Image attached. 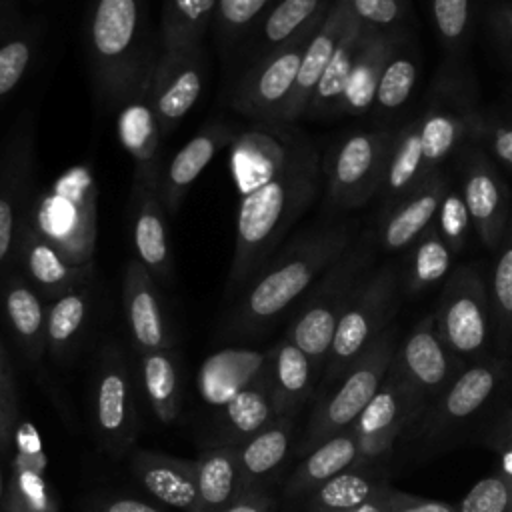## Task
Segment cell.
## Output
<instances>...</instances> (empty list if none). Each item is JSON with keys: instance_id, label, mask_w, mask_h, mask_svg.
Segmentation results:
<instances>
[{"instance_id": "obj_51", "label": "cell", "mask_w": 512, "mask_h": 512, "mask_svg": "<svg viewBox=\"0 0 512 512\" xmlns=\"http://www.w3.org/2000/svg\"><path fill=\"white\" fill-rule=\"evenodd\" d=\"M470 142L484 144V148L504 166L512 170V124L496 122L492 118L478 116Z\"/></svg>"}, {"instance_id": "obj_10", "label": "cell", "mask_w": 512, "mask_h": 512, "mask_svg": "<svg viewBox=\"0 0 512 512\" xmlns=\"http://www.w3.org/2000/svg\"><path fill=\"white\" fill-rule=\"evenodd\" d=\"M138 404L130 364L118 344H106L96 360L90 390V424L98 444L124 456L138 436Z\"/></svg>"}, {"instance_id": "obj_48", "label": "cell", "mask_w": 512, "mask_h": 512, "mask_svg": "<svg viewBox=\"0 0 512 512\" xmlns=\"http://www.w3.org/2000/svg\"><path fill=\"white\" fill-rule=\"evenodd\" d=\"M16 420H18V394H16V378L12 370L10 356L0 338V456L8 458L14 450L16 436Z\"/></svg>"}, {"instance_id": "obj_14", "label": "cell", "mask_w": 512, "mask_h": 512, "mask_svg": "<svg viewBox=\"0 0 512 512\" xmlns=\"http://www.w3.org/2000/svg\"><path fill=\"white\" fill-rule=\"evenodd\" d=\"M424 412V400L390 368L374 398L352 424L360 448L358 464H376L388 456L402 432Z\"/></svg>"}, {"instance_id": "obj_38", "label": "cell", "mask_w": 512, "mask_h": 512, "mask_svg": "<svg viewBox=\"0 0 512 512\" xmlns=\"http://www.w3.org/2000/svg\"><path fill=\"white\" fill-rule=\"evenodd\" d=\"M362 42H364V24L356 18L350 24L348 32L344 34L342 42L338 44L330 64L326 66L302 118L320 120V118L336 116L340 98L344 94L346 82L350 78V72H352L356 56L362 48Z\"/></svg>"}, {"instance_id": "obj_11", "label": "cell", "mask_w": 512, "mask_h": 512, "mask_svg": "<svg viewBox=\"0 0 512 512\" xmlns=\"http://www.w3.org/2000/svg\"><path fill=\"white\" fill-rule=\"evenodd\" d=\"M508 372L510 366L506 356L498 354L464 366L456 380L418 420V438L428 446L448 440L486 410L504 386Z\"/></svg>"}, {"instance_id": "obj_55", "label": "cell", "mask_w": 512, "mask_h": 512, "mask_svg": "<svg viewBox=\"0 0 512 512\" xmlns=\"http://www.w3.org/2000/svg\"><path fill=\"white\" fill-rule=\"evenodd\" d=\"M92 512H166L160 506L140 500V498H132V496H116V498H108L98 502Z\"/></svg>"}, {"instance_id": "obj_52", "label": "cell", "mask_w": 512, "mask_h": 512, "mask_svg": "<svg viewBox=\"0 0 512 512\" xmlns=\"http://www.w3.org/2000/svg\"><path fill=\"white\" fill-rule=\"evenodd\" d=\"M384 504L386 512H458L456 504H448L418 494H408L392 486H388L384 492Z\"/></svg>"}, {"instance_id": "obj_1", "label": "cell", "mask_w": 512, "mask_h": 512, "mask_svg": "<svg viewBox=\"0 0 512 512\" xmlns=\"http://www.w3.org/2000/svg\"><path fill=\"white\" fill-rule=\"evenodd\" d=\"M356 230L358 226L352 220H330L306 228L282 244L232 300L220 338L240 344L270 332L354 242Z\"/></svg>"}, {"instance_id": "obj_2", "label": "cell", "mask_w": 512, "mask_h": 512, "mask_svg": "<svg viewBox=\"0 0 512 512\" xmlns=\"http://www.w3.org/2000/svg\"><path fill=\"white\" fill-rule=\"evenodd\" d=\"M320 172V154L304 134L274 178L240 196L226 298L234 300L284 244L286 234L314 202Z\"/></svg>"}, {"instance_id": "obj_8", "label": "cell", "mask_w": 512, "mask_h": 512, "mask_svg": "<svg viewBox=\"0 0 512 512\" xmlns=\"http://www.w3.org/2000/svg\"><path fill=\"white\" fill-rule=\"evenodd\" d=\"M96 192L84 168L64 174L34 198L28 220L76 266H88L96 238Z\"/></svg>"}, {"instance_id": "obj_59", "label": "cell", "mask_w": 512, "mask_h": 512, "mask_svg": "<svg viewBox=\"0 0 512 512\" xmlns=\"http://www.w3.org/2000/svg\"><path fill=\"white\" fill-rule=\"evenodd\" d=\"M508 60H510V66H512V54H508Z\"/></svg>"}, {"instance_id": "obj_4", "label": "cell", "mask_w": 512, "mask_h": 512, "mask_svg": "<svg viewBox=\"0 0 512 512\" xmlns=\"http://www.w3.org/2000/svg\"><path fill=\"white\" fill-rule=\"evenodd\" d=\"M376 252L374 230H364L336 258L312 288L296 304L286 334L300 350H304L320 370L338 326V320L348 306L358 284L372 272Z\"/></svg>"}, {"instance_id": "obj_37", "label": "cell", "mask_w": 512, "mask_h": 512, "mask_svg": "<svg viewBox=\"0 0 512 512\" xmlns=\"http://www.w3.org/2000/svg\"><path fill=\"white\" fill-rule=\"evenodd\" d=\"M140 378L156 418L170 424L182 410V374L176 348L140 352Z\"/></svg>"}, {"instance_id": "obj_45", "label": "cell", "mask_w": 512, "mask_h": 512, "mask_svg": "<svg viewBox=\"0 0 512 512\" xmlns=\"http://www.w3.org/2000/svg\"><path fill=\"white\" fill-rule=\"evenodd\" d=\"M472 0H430V16L442 46L460 52L472 32Z\"/></svg>"}, {"instance_id": "obj_50", "label": "cell", "mask_w": 512, "mask_h": 512, "mask_svg": "<svg viewBox=\"0 0 512 512\" xmlns=\"http://www.w3.org/2000/svg\"><path fill=\"white\" fill-rule=\"evenodd\" d=\"M354 16L372 28L394 32L402 30L408 16V0H350Z\"/></svg>"}, {"instance_id": "obj_24", "label": "cell", "mask_w": 512, "mask_h": 512, "mask_svg": "<svg viewBox=\"0 0 512 512\" xmlns=\"http://www.w3.org/2000/svg\"><path fill=\"white\" fill-rule=\"evenodd\" d=\"M296 418H276L238 446L244 492H272V486L296 450Z\"/></svg>"}, {"instance_id": "obj_13", "label": "cell", "mask_w": 512, "mask_h": 512, "mask_svg": "<svg viewBox=\"0 0 512 512\" xmlns=\"http://www.w3.org/2000/svg\"><path fill=\"white\" fill-rule=\"evenodd\" d=\"M326 12L310 22L296 38L260 58L242 76L232 94V108L254 118L256 122H280L288 96L294 88L304 50Z\"/></svg>"}, {"instance_id": "obj_53", "label": "cell", "mask_w": 512, "mask_h": 512, "mask_svg": "<svg viewBox=\"0 0 512 512\" xmlns=\"http://www.w3.org/2000/svg\"><path fill=\"white\" fill-rule=\"evenodd\" d=\"M270 0H218L216 14L226 28H242L250 24Z\"/></svg>"}, {"instance_id": "obj_41", "label": "cell", "mask_w": 512, "mask_h": 512, "mask_svg": "<svg viewBox=\"0 0 512 512\" xmlns=\"http://www.w3.org/2000/svg\"><path fill=\"white\" fill-rule=\"evenodd\" d=\"M218 0H164L162 52L198 48Z\"/></svg>"}, {"instance_id": "obj_25", "label": "cell", "mask_w": 512, "mask_h": 512, "mask_svg": "<svg viewBox=\"0 0 512 512\" xmlns=\"http://www.w3.org/2000/svg\"><path fill=\"white\" fill-rule=\"evenodd\" d=\"M130 470L138 484L162 504L180 512H200L194 460L152 450H136Z\"/></svg>"}, {"instance_id": "obj_56", "label": "cell", "mask_w": 512, "mask_h": 512, "mask_svg": "<svg viewBox=\"0 0 512 512\" xmlns=\"http://www.w3.org/2000/svg\"><path fill=\"white\" fill-rule=\"evenodd\" d=\"M490 24L496 30L500 42L512 54V0H502L490 10Z\"/></svg>"}, {"instance_id": "obj_12", "label": "cell", "mask_w": 512, "mask_h": 512, "mask_svg": "<svg viewBox=\"0 0 512 512\" xmlns=\"http://www.w3.org/2000/svg\"><path fill=\"white\" fill-rule=\"evenodd\" d=\"M34 130L22 116L0 150V282L16 266L18 244L34 202Z\"/></svg>"}, {"instance_id": "obj_19", "label": "cell", "mask_w": 512, "mask_h": 512, "mask_svg": "<svg viewBox=\"0 0 512 512\" xmlns=\"http://www.w3.org/2000/svg\"><path fill=\"white\" fill-rule=\"evenodd\" d=\"M448 188L450 180L446 172L436 170L382 212L374 230L378 250L386 254L408 250L436 222L440 202Z\"/></svg>"}, {"instance_id": "obj_3", "label": "cell", "mask_w": 512, "mask_h": 512, "mask_svg": "<svg viewBox=\"0 0 512 512\" xmlns=\"http://www.w3.org/2000/svg\"><path fill=\"white\" fill-rule=\"evenodd\" d=\"M86 46L98 102L106 110L122 108L150 80L160 58L146 0H92Z\"/></svg>"}, {"instance_id": "obj_18", "label": "cell", "mask_w": 512, "mask_h": 512, "mask_svg": "<svg viewBox=\"0 0 512 512\" xmlns=\"http://www.w3.org/2000/svg\"><path fill=\"white\" fill-rule=\"evenodd\" d=\"M204 84L202 50L188 48L160 52L150 82V96L162 140L184 120L196 104Z\"/></svg>"}, {"instance_id": "obj_40", "label": "cell", "mask_w": 512, "mask_h": 512, "mask_svg": "<svg viewBox=\"0 0 512 512\" xmlns=\"http://www.w3.org/2000/svg\"><path fill=\"white\" fill-rule=\"evenodd\" d=\"M488 292L496 354L506 356L508 352H512V216L496 248Z\"/></svg>"}, {"instance_id": "obj_27", "label": "cell", "mask_w": 512, "mask_h": 512, "mask_svg": "<svg viewBox=\"0 0 512 512\" xmlns=\"http://www.w3.org/2000/svg\"><path fill=\"white\" fill-rule=\"evenodd\" d=\"M0 306L16 346L30 364H38L46 354V306L18 268L0 282Z\"/></svg>"}, {"instance_id": "obj_16", "label": "cell", "mask_w": 512, "mask_h": 512, "mask_svg": "<svg viewBox=\"0 0 512 512\" xmlns=\"http://www.w3.org/2000/svg\"><path fill=\"white\" fill-rule=\"evenodd\" d=\"M462 198L468 208L472 230L488 250H496L510 222V192L492 158L476 144L460 148Z\"/></svg>"}, {"instance_id": "obj_35", "label": "cell", "mask_w": 512, "mask_h": 512, "mask_svg": "<svg viewBox=\"0 0 512 512\" xmlns=\"http://www.w3.org/2000/svg\"><path fill=\"white\" fill-rule=\"evenodd\" d=\"M388 486L376 464H356L320 484L302 502L306 512H346L382 496Z\"/></svg>"}, {"instance_id": "obj_43", "label": "cell", "mask_w": 512, "mask_h": 512, "mask_svg": "<svg viewBox=\"0 0 512 512\" xmlns=\"http://www.w3.org/2000/svg\"><path fill=\"white\" fill-rule=\"evenodd\" d=\"M328 10V0H278L264 18L262 38L274 48L296 38Z\"/></svg>"}, {"instance_id": "obj_20", "label": "cell", "mask_w": 512, "mask_h": 512, "mask_svg": "<svg viewBox=\"0 0 512 512\" xmlns=\"http://www.w3.org/2000/svg\"><path fill=\"white\" fill-rule=\"evenodd\" d=\"M122 306L136 352L176 348L170 320L162 308L158 284L140 260H130L122 278Z\"/></svg>"}, {"instance_id": "obj_58", "label": "cell", "mask_w": 512, "mask_h": 512, "mask_svg": "<svg viewBox=\"0 0 512 512\" xmlns=\"http://www.w3.org/2000/svg\"><path fill=\"white\" fill-rule=\"evenodd\" d=\"M498 454H500V468H498V472H502L506 478L512 480V448H504Z\"/></svg>"}, {"instance_id": "obj_28", "label": "cell", "mask_w": 512, "mask_h": 512, "mask_svg": "<svg viewBox=\"0 0 512 512\" xmlns=\"http://www.w3.org/2000/svg\"><path fill=\"white\" fill-rule=\"evenodd\" d=\"M268 370L276 418L298 416L316 394L322 370L288 338L278 340L268 350Z\"/></svg>"}, {"instance_id": "obj_39", "label": "cell", "mask_w": 512, "mask_h": 512, "mask_svg": "<svg viewBox=\"0 0 512 512\" xmlns=\"http://www.w3.org/2000/svg\"><path fill=\"white\" fill-rule=\"evenodd\" d=\"M402 270V294L418 296L436 286L454 270V254L432 224L410 248Z\"/></svg>"}, {"instance_id": "obj_17", "label": "cell", "mask_w": 512, "mask_h": 512, "mask_svg": "<svg viewBox=\"0 0 512 512\" xmlns=\"http://www.w3.org/2000/svg\"><path fill=\"white\" fill-rule=\"evenodd\" d=\"M478 116L480 112L466 100L456 82L448 78L438 80L432 100L418 116L426 174L440 170V164L456 148L470 142Z\"/></svg>"}, {"instance_id": "obj_29", "label": "cell", "mask_w": 512, "mask_h": 512, "mask_svg": "<svg viewBox=\"0 0 512 512\" xmlns=\"http://www.w3.org/2000/svg\"><path fill=\"white\" fill-rule=\"evenodd\" d=\"M276 420L268 360L264 368L252 376L226 404L220 406L216 416V444L240 446L270 422Z\"/></svg>"}, {"instance_id": "obj_9", "label": "cell", "mask_w": 512, "mask_h": 512, "mask_svg": "<svg viewBox=\"0 0 512 512\" xmlns=\"http://www.w3.org/2000/svg\"><path fill=\"white\" fill-rule=\"evenodd\" d=\"M396 130L378 126L346 134L324 166L330 210H354L372 200L384 182Z\"/></svg>"}, {"instance_id": "obj_46", "label": "cell", "mask_w": 512, "mask_h": 512, "mask_svg": "<svg viewBox=\"0 0 512 512\" xmlns=\"http://www.w3.org/2000/svg\"><path fill=\"white\" fill-rule=\"evenodd\" d=\"M456 506L458 512H512V480L496 470L480 478Z\"/></svg>"}, {"instance_id": "obj_7", "label": "cell", "mask_w": 512, "mask_h": 512, "mask_svg": "<svg viewBox=\"0 0 512 512\" xmlns=\"http://www.w3.org/2000/svg\"><path fill=\"white\" fill-rule=\"evenodd\" d=\"M432 314L440 338L464 366L492 356L494 324L488 280L476 264H460L450 272Z\"/></svg>"}, {"instance_id": "obj_33", "label": "cell", "mask_w": 512, "mask_h": 512, "mask_svg": "<svg viewBox=\"0 0 512 512\" xmlns=\"http://www.w3.org/2000/svg\"><path fill=\"white\" fill-rule=\"evenodd\" d=\"M358 460V438L354 430L348 428L302 456L282 488V498L286 502H300L326 480L350 466H356Z\"/></svg>"}, {"instance_id": "obj_57", "label": "cell", "mask_w": 512, "mask_h": 512, "mask_svg": "<svg viewBox=\"0 0 512 512\" xmlns=\"http://www.w3.org/2000/svg\"><path fill=\"white\" fill-rule=\"evenodd\" d=\"M346 512H386V504H384V494L358 506V508H352V510H346Z\"/></svg>"}, {"instance_id": "obj_5", "label": "cell", "mask_w": 512, "mask_h": 512, "mask_svg": "<svg viewBox=\"0 0 512 512\" xmlns=\"http://www.w3.org/2000/svg\"><path fill=\"white\" fill-rule=\"evenodd\" d=\"M398 342V326L392 324L350 364V368L326 392L316 396L310 418L298 436L294 456L302 458L328 438L352 428L356 418L362 414V410L384 382Z\"/></svg>"}, {"instance_id": "obj_22", "label": "cell", "mask_w": 512, "mask_h": 512, "mask_svg": "<svg viewBox=\"0 0 512 512\" xmlns=\"http://www.w3.org/2000/svg\"><path fill=\"white\" fill-rule=\"evenodd\" d=\"M154 74V72H152ZM150 80L120 108L118 132L124 148L134 158V188L140 190L146 186H158L162 172L160 164V128L152 106Z\"/></svg>"}, {"instance_id": "obj_36", "label": "cell", "mask_w": 512, "mask_h": 512, "mask_svg": "<svg viewBox=\"0 0 512 512\" xmlns=\"http://www.w3.org/2000/svg\"><path fill=\"white\" fill-rule=\"evenodd\" d=\"M426 176L428 174L424 170L420 142V120L412 118L396 130L392 140L384 182L378 192L382 200V212H386L396 200H400Z\"/></svg>"}, {"instance_id": "obj_21", "label": "cell", "mask_w": 512, "mask_h": 512, "mask_svg": "<svg viewBox=\"0 0 512 512\" xmlns=\"http://www.w3.org/2000/svg\"><path fill=\"white\" fill-rule=\"evenodd\" d=\"M356 20L350 0H334V4H330L324 20L320 22V26L316 28L314 36L310 38L298 74H296V82L294 88L288 96V102L284 106L282 118L280 122H294L300 120L306 112V106L326 70V66L330 64L338 44L342 42L344 34L348 32L350 24Z\"/></svg>"}, {"instance_id": "obj_23", "label": "cell", "mask_w": 512, "mask_h": 512, "mask_svg": "<svg viewBox=\"0 0 512 512\" xmlns=\"http://www.w3.org/2000/svg\"><path fill=\"white\" fill-rule=\"evenodd\" d=\"M16 264L36 292L50 302L86 282L90 272L88 266L82 268L72 264L54 242L32 226L30 220L26 222L18 244Z\"/></svg>"}, {"instance_id": "obj_49", "label": "cell", "mask_w": 512, "mask_h": 512, "mask_svg": "<svg viewBox=\"0 0 512 512\" xmlns=\"http://www.w3.org/2000/svg\"><path fill=\"white\" fill-rule=\"evenodd\" d=\"M32 60V42L26 36H10L0 42V100L24 78Z\"/></svg>"}, {"instance_id": "obj_42", "label": "cell", "mask_w": 512, "mask_h": 512, "mask_svg": "<svg viewBox=\"0 0 512 512\" xmlns=\"http://www.w3.org/2000/svg\"><path fill=\"white\" fill-rule=\"evenodd\" d=\"M416 80H418L416 56L404 48V40H402L382 70V76L376 88L374 110L378 114H392L400 110L412 96Z\"/></svg>"}, {"instance_id": "obj_54", "label": "cell", "mask_w": 512, "mask_h": 512, "mask_svg": "<svg viewBox=\"0 0 512 512\" xmlns=\"http://www.w3.org/2000/svg\"><path fill=\"white\" fill-rule=\"evenodd\" d=\"M278 500L272 492H244L220 512H276Z\"/></svg>"}, {"instance_id": "obj_34", "label": "cell", "mask_w": 512, "mask_h": 512, "mask_svg": "<svg viewBox=\"0 0 512 512\" xmlns=\"http://www.w3.org/2000/svg\"><path fill=\"white\" fill-rule=\"evenodd\" d=\"M200 512H220L244 494L238 448L212 442L194 460Z\"/></svg>"}, {"instance_id": "obj_32", "label": "cell", "mask_w": 512, "mask_h": 512, "mask_svg": "<svg viewBox=\"0 0 512 512\" xmlns=\"http://www.w3.org/2000/svg\"><path fill=\"white\" fill-rule=\"evenodd\" d=\"M96 294L86 282L52 300L46 308V354L60 364L74 358L94 320Z\"/></svg>"}, {"instance_id": "obj_30", "label": "cell", "mask_w": 512, "mask_h": 512, "mask_svg": "<svg viewBox=\"0 0 512 512\" xmlns=\"http://www.w3.org/2000/svg\"><path fill=\"white\" fill-rule=\"evenodd\" d=\"M402 40V30L386 32L364 24V42L352 66L336 116H358L374 108L382 70Z\"/></svg>"}, {"instance_id": "obj_31", "label": "cell", "mask_w": 512, "mask_h": 512, "mask_svg": "<svg viewBox=\"0 0 512 512\" xmlns=\"http://www.w3.org/2000/svg\"><path fill=\"white\" fill-rule=\"evenodd\" d=\"M134 196V248L136 260L144 264L156 284L168 286L174 278V260L168 238L166 212L158 198V186L132 190Z\"/></svg>"}, {"instance_id": "obj_47", "label": "cell", "mask_w": 512, "mask_h": 512, "mask_svg": "<svg viewBox=\"0 0 512 512\" xmlns=\"http://www.w3.org/2000/svg\"><path fill=\"white\" fill-rule=\"evenodd\" d=\"M434 224H436L442 240L452 250V254L458 256L466 248L470 228H472V220H470V214H468V208L464 204L460 190H456V188L446 190Z\"/></svg>"}, {"instance_id": "obj_44", "label": "cell", "mask_w": 512, "mask_h": 512, "mask_svg": "<svg viewBox=\"0 0 512 512\" xmlns=\"http://www.w3.org/2000/svg\"><path fill=\"white\" fill-rule=\"evenodd\" d=\"M42 468L14 464L4 512H56Z\"/></svg>"}, {"instance_id": "obj_15", "label": "cell", "mask_w": 512, "mask_h": 512, "mask_svg": "<svg viewBox=\"0 0 512 512\" xmlns=\"http://www.w3.org/2000/svg\"><path fill=\"white\" fill-rule=\"evenodd\" d=\"M390 368L424 400L428 410L464 370V364L440 338L434 314H426L398 342Z\"/></svg>"}, {"instance_id": "obj_26", "label": "cell", "mask_w": 512, "mask_h": 512, "mask_svg": "<svg viewBox=\"0 0 512 512\" xmlns=\"http://www.w3.org/2000/svg\"><path fill=\"white\" fill-rule=\"evenodd\" d=\"M234 140L236 136L230 126L208 124L196 136H192L166 166H162L158 178V198L168 216L178 212L186 190L206 170L212 158Z\"/></svg>"}, {"instance_id": "obj_6", "label": "cell", "mask_w": 512, "mask_h": 512, "mask_svg": "<svg viewBox=\"0 0 512 512\" xmlns=\"http://www.w3.org/2000/svg\"><path fill=\"white\" fill-rule=\"evenodd\" d=\"M400 292L402 268L398 262L372 268L358 284L338 320L316 394L326 392L350 364L394 324Z\"/></svg>"}]
</instances>
